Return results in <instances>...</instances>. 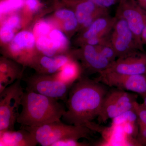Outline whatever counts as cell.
Masks as SVG:
<instances>
[{"instance_id": "cell-23", "label": "cell", "mask_w": 146, "mask_h": 146, "mask_svg": "<svg viewBox=\"0 0 146 146\" xmlns=\"http://www.w3.org/2000/svg\"><path fill=\"white\" fill-rule=\"evenodd\" d=\"M13 29L6 24H4L1 30V38L4 42H8L13 39L14 33Z\"/></svg>"}, {"instance_id": "cell-11", "label": "cell", "mask_w": 146, "mask_h": 146, "mask_svg": "<svg viewBox=\"0 0 146 146\" xmlns=\"http://www.w3.org/2000/svg\"><path fill=\"white\" fill-rule=\"evenodd\" d=\"M117 18L110 15L97 18L86 29L82 37L86 44L96 46L108 39Z\"/></svg>"}, {"instance_id": "cell-16", "label": "cell", "mask_w": 146, "mask_h": 146, "mask_svg": "<svg viewBox=\"0 0 146 146\" xmlns=\"http://www.w3.org/2000/svg\"><path fill=\"white\" fill-rule=\"evenodd\" d=\"M57 80L72 86L78 77L79 74L77 65L74 62L69 61L60 69L58 73L53 76Z\"/></svg>"}, {"instance_id": "cell-15", "label": "cell", "mask_w": 146, "mask_h": 146, "mask_svg": "<svg viewBox=\"0 0 146 146\" xmlns=\"http://www.w3.org/2000/svg\"><path fill=\"white\" fill-rule=\"evenodd\" d=\"M19 79L21 80L20 73L11 67L7 61H2L1 64L0 93Z\"/></svg>"}, {"instance_id": "cell-25", "label": "cell", "mask_w": 146, "mask_h": 146, "mask_svg": "<svg viewBox=\"0 0 146 146\" xmlns=\"http://www.w3.org/2000/svg\"><path fill=\"white\" fill-rule=\"evenodd\" d=\"M35 29L36 34L40 36H43L48 34L50 31V27L47 23L42 22L36 25Z\"/></svg>"}, {"instance_id": "cell-6", "label": "cell", "mask_w": 146, "mask_h": 146, "mask_svg": "<svg viewBox=\"0 0 146 146\" xmlns=\"http://www.w3.org/2000/svg\"><path fill=\"white\" fill-rule=\"evenodd\" d=\"M115 16L126 22L133 33L139 50L145 52L141 36L146 25V12L133 0H121Z\"/></svg>"}, {"instance_id": "cell-2", "label": "cell", "mask_w": 146, "mask_h": 146, "mask_svg": "<svg viewBox=\"0 0 146 146\" xmlns=\"http://www.w3.org/2000/svg\"><path fill=\"white\" fill-rule=\"evenodd\" d=\"M21 104L17 122L22 126L35 127L60 121L66 110L58 100L26 90Z\"/></svg>"}, {"instance_id": "cell-17", "label": "cell", "mask_w": 146, "mask_h": 146, "mask_svg": "<svg viewBox=\"0 0 146 146\" xmlns=\"http://www.w3.org/2000/svg\"><path fill=\"white\" fill-rule=\"evenodd\" d=\"M35 37L31 33L21 32L13 39L10 46L11 50L14 54H17L24 49H31L35 44Z\"/></svg>"}, {"instance_id": "cell-5", "label": "cell", "mask_w": 146, "mask_h": 146, "mask_svg": "<svg viewBox=\"0 0 146 146\" xmlns=\"http://www.w3.org/2000/svg\"><path fill=\"white\" fill-rule=\"evenodd\" d=\"M138 96L135 93L117 88L108 91L97 117L98 123L106 122L110 119L119 117L133 111Z\"/></svg>"}, {"instance_id": "cell-7", "label": "cell", "mask_w": 146, "mask_h": 146, "mask_svg": "<svg viewBox=\"0 0 146 146\" xmlns=\"http://www.w3.org/2000/svg\"><path fill=\"white\" fill-rule=\"evenodd\" d=\"M26 90L33 91L66 102L71 86L57 80L53 76L38 75L27 78Z\"/></svg>"}, {"instance_id": "cell-14", "label": "cell", "mask_w": 146, "mask_h": 146, "mask_svg": "<svg viewBox=\"0 0 146 146\" xmlns=\"http://www.w3.org/2000/svg\"><path fill=\"white\" fill-rule=\"evenodd\" d=\"M69 61V58L63 55L54 57L45 55L39 59V63L43 72L53 74L60 70Z\"/></svg>"}, {"instance_id": "cell-12", "label": "cell", "mask_w": 146, "mask_h": 146, "mask_svg": "<svg viewBox=\"0 0 146 146\" xmlns=\"http://www.w3.org/2000/svg\"><path fill=\"white\" fill-rule=\"evenodd\" d=\"M0 131L1 146H35L38 144L31 132L24 128Z\"/></svg>"}, {"instance_id": "cell-30", "label": "cell", "mask_w": 146, "mask_h": 146, "mask_svg": "<svg viewBox=\"0 0 146 146\" xmlns=\"http://www.w3.org/2000/svg\"><path fill=\"white\" fill-rule=\"evenodd\" d=\"M142 9L146 12V0H133Z\"/></svg>"}, {"instance_id": "cell-1", "label": "cell", "mask_w": 146, "mask_h": 146, "mask_svg": "<svg viewBox=\"0 0 146 146\" xmlns=\"http://www.w3.org/2000/svg\"><path fill=\"white\" fill-rule=\"evenodd\" d=\"M96 79L80 77L71 86L65 103L62 121L76 125H85L98 117L108 90Z\"/></svg>"}, {"instance_id": "cell-27", "label": "cell", "mask_w": 146, "mask_h": 146, "mask_svg": "<svg viewBox=\"0 0 146 146\" xmlns=\"http://www.w3.org/2000/svg\"><path fill=\"white\" fill-rule=\"evenodd\" d=\"M56 15L57 17L60 19H63L64 21L76 16L74 12L68 9H63L58 11L56 12Z\"/></svg>"}, {"instance_id": "cell-22", "label": "cell", "mask_w": 146, "mask_h": 146, "mask_svg": "<svg viewBox=\"0 0 146 146\" xmlns=\"http://www.w3.org/2000/svg\"><path fill=\"white\" fill-rule=\"evenodd\" d=\"M23 3V0H7L2 2L0 6L1 13L3 14L11 11L18 9L21 7Z\"/></svg>"}, {"instance_id": "cell-13", "label": "cell", "mask_w": 146, "mask_h": 146, "mask_svg": "<svg viewBox=\"0 0 146 146\" xmlns=\"http://www.w3.org/2000/svg\"><path fill=\"white\" fill-rule=\"evenodd\" d=\"M82 57L86 67L93 73H100L109 68L111 63L97 49L95 46L86 44Z\"/></svg>"}, {"instance_id": "cell-4", "label": "cell", "mask_w": 146, "mask_h": 146, "mask_svg": "<svg viewBox=\"0 0 146 146\" xmlns=\"http://www.w3.org/2000/svg\"><path fill=\"white\" fill-rule=\"evenodd\" d=\"M24 92L19 79L0 93V131L15 130Z\"/></svg>"}, {"instance_id": "cell-26", "label": "cell", "mask_w": 146, "mask_h": 146, "mask_svg": "<svg viewBox=\"0 0 146 146\" xmlns=\"http://www.w3.org/2000/svg\"><path fill=\"white\" fill-rule=\"evenodd\" d=\"M96 5L104 8L108 9L117 3L121 0H89Z\"/></svg>"}, {"instance_id": "cell-10", "label": "cell", "mask_w": 146, "mask_h": 146, "mask_svg": "<svg viewBox=\"0 0 146 146\" xmlns=\"http://www.w3.org/2000/svg\"><path fill=\"white\" fill-rule=\"evenodd\" d=\"M103 72L125 75L146 74V52L140 51L126 57L117 58Z\"/></svg>"}, {"instance_id": "cell-3", "label": "cell", "mask_w": 146, "mask_h": 146, "mask_svg": "<svg viewBox=\"0 0 146 146\" xmlns=\"http://www.w3.org/2000/svg\"><path fill=\"white\" fill-rule=\"evenodd\" d=\"M21 127L31 132L38 144L42 146H51L55 142L65 139L90 140L95 131L86 126L68 124L61 120L35 127Z\"/></svg>"}, {"instance_id": "cell-31", "label": "cell", "mask_w": 146, "mask_h": 146, "mask_svg": "<svg viewBox=\"0 0 146 146\" xmlns=\"http://www.w3.org/2000/svg\"><path fill=\"white\" fill-rule=\"evenodd\" d=\"M141 38L143 46H146V25L142 33Z\"/></svg>"}, {"instance_id": "cell-8", "label": "cell", "mask_w": 146, "mask_h": 146, "mask_svg": "<svg viewBox=\"0 0 146 146\" xmlns=\"http://www.w3.org/2000/svg\"><path fill=\"white\" fill-rule=\"evenodd\" d=\"M117 18L110 39L117 58L126 57L140 51L133 33L126 22L121 18Z\"/></svg>"}, {"instance_id": "cell-19", "label": "cell", "mask_w": 146, "mask_h": 146, "mask_svg": "<svg viewBox=\"0 0 146 146\" xmlns=\"http://www.w3.org/2000/svg\"><path fill=\"white\" fill-rule=\"evenodd\" d=\"M95 46L100 52L111 63L116 60L117 55L111 44L110 37L99 44Z\"/></svg>"}, {"instance_id": "cell-24", "label": "cell", "mask_w": 146, "mask_h": 146, "mask_svg": "<svg viewBox=\"0 0 146 146\" xmlns=\"http://www.w3.org/2000/svg\"><path fill=\"white\" fill-rule=\"evenodd\" d=\"M90 145L87 143H80L77 140L65 139L55 142L51 146H86Z\"/></svg>"}, {"instance_id": "cell-21", "label": "cell", "mask_w": 146, "mask_h": 146, "mask_svg": "<svg viewBox=\"0 0 146 146\" xmlns=\"http://www.w3.org/2000/svg\"><path fill=\"white\" fill-rule=\"evenodd\" d=\"M50 38L56 51L63 48L67 45V39L62 32L57 29L53 30L50 34Z\"/></svg>"}, {"instance_id": "cell-32", "label": "cell", "mask_w": 146, "mask_h": 146, "mask_svg": "<svg viewBox=\"0 0 146 146\" xmlns=\"http://www.w3.org/2000/svg\"><path fill=\"white\" fill-rule=\"evenodd\" d=\"M141 96V98H142L143 99V104L144 106H145V107L146 108V94L142 95Z\"/></svg>"}, {"instance_id": "cell-9", "label": "cell", "mask_w": 146, "mask_h": 146, "mask_svg": "<svg viewBox=\"0 0 146 146\" xmlns=\"http://www.w3.org/2000/svg\"><path fill=\"white\" fill-rule=\"evenodd\" d=\"M96 79L106 86L135 93L146 94V74L125 75L102 72Z\"/></svg>"}, {"instance_id": "cell-28", "label": "cell", "mask_w": 146, "mask_h": 146, "mask_svg": "<svg viewBox=\"0 0 146 146\" xmlns=\"http://www.w3.org/2000/svg\"><path fill=\"white\" fill-rule=\"evenodd\" d=\"M20 19L19 17L17 16H13L9 18L5 23V24H6L14 29L18 27L20 24Z\"/></svg>"}, {"instance_id": "cell-18", "label": "cell", "mask_w": 146, "mask_h": 146, "mask_svg": "<svg viewBox=\"0 0 146 146\" xmlns=\"http://www.w3.org/2000/svg\"><path fill=\"white\" fill-rule=\"evenodd\" d=\"M138 126L136 141L140 146H146V108H139L136 111Z\"/></svg>"}, {"instance_id": "cell-29", "label": "cell", "mask_w": 146, "mask_h": 146, "mask_svg": "<svg viewBox=\"0 0 146 146\" xmlns=\"http://www.w3.org/2000/svg\"><path fill=\"white\" fill-rule=\"evenodd\" d=\"M26 4L31 10H33L37 7L38 3L37 0H27Z\"/></svg>"}, {"instance_id": "cell-20", "label": "cell", "mask_w": 146, "mask_h": 146, "mask_svg": "<svg viewBox=\"0 0 146 146\" xmlns=\"http://www.w3.org/2000/svg\"><path fill=\"white\" fill-rule=\"evenodd\" d=\"M36 46L38 50L47 56H53L56 51L50 38L44 36H39L36 41Z\"/></svg>"}]
</instances>
